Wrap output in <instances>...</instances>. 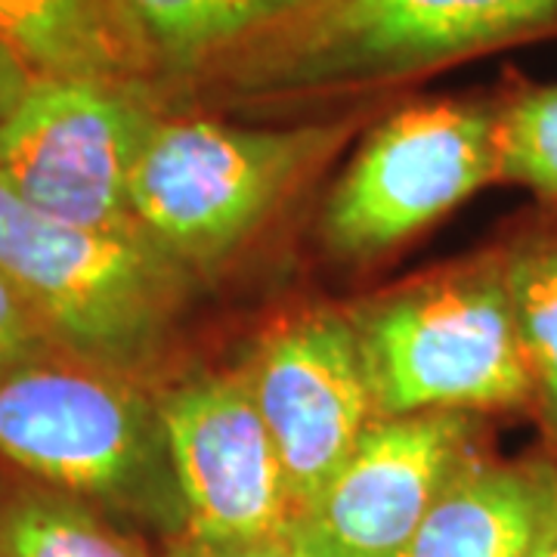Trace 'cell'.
Masks as SVG:
<instances>
[{"label": "cell", "mask_w": 557, "mask_h": 557, "mask_svg": "<svg viewBox=\"0 0 557 557\" xmlns=\"http://www.w3.org/2000/svg\"><path fill=\"white\" fill-rule=\"evenodd\" d=\"M557 35V0H298L180 90L226 106L313 100Z\"/></svg>", "instance_id": "6da1fadb"}, {"label": "cell", "mask_w": 557, "mask_h": 557, "mask_svg": "<svg viewBox=\"0 0 557 557\" xmlns=\"http://www.w3.org/2000/svg\"><path fill=\"white\" fill-rule=\"evenodd\" d=\"M0 458L109 518L186 533L159 397L60 347L0 375Z\"/></svg>", "instance_id": "7a4b0ae2"}, {"label": "cell", "mask_w": 557, "mask_h": 557, "mask_svg": "<svg viewBox=\"0 0 557 557\" xmlns=\"http://www.w3.org/2000/svg\"><path fill=\"white\" fill-rule=\"evenodd\" d=\"M375 416L533 412L502 251L347 310Z\"/></svg>", "instance_id": "3957f363"}, {"label": "cell", "mask_w": 557, "mask_h": 557, "mask_svg": "<svg viewBox=\"0 0 557 557\" xmlns=\"http://www.w3.org/2000/svg\"><path fill=\"white\" fill-rule=\"evenodd\" d=\"M0 273L60 350L143 384L164 357L193 276L143 233L47 218L3 180Z\"/></svg>", "instance_id": "277c9868"}, {"label": "cell", "mask_w": 557, "mask_h": 557, "mask_svg": "<svg viewBox=\"0 0 557 557\" xmlns=\"http://www.w3.org/2000/svg\"><path fill=\"white\" fill-rule=\"evenodd\" d=\"M350 137V121L236 127L201 115L152 124L131 177L139 233L189 273L214 270Z\"/></svg>", "instance_id": "5b68a950"}, {"label": "cell", "mask_w": 557, "mask_h": 557, "mask_svg": "<svg viewBox=\"0 0 557 557\" xmlns=\"http://www.w3.org/2000/svg\"><path fill=\"white\" fill-rule=\"evenodd\" d=\"M161 112L146 84L35 78L0 124V180L47 218L139 233L131 177Z\"/></svg>", "instance_id": "8992f818"}, {"label": "cell", "mask_w": 557, "mask_h": 557, "mask_svg": "<svg viewBox=\"0 0 557 557\" xmlns=\"http://www.w3.org/2000/svg\"><path fill=\"white\" fill-rule=\"evenodd\" d=\"M498 180L496 102H418L384 119L335 183L322 239L332 255H384Z\"/></svg>", "instance_id": "52a82bcc"}, {"label": "cell", "mask_w": 557, "mask_h": 557, "mask_svg": "<svg viewBox=\"0 0 557 557\" xmlns=\"http://www.w3.org/2000/svg\"><path fill=\"white\" fill-rule=\"evenodd\" d=\"M478 416L375 418L317 496L288 518L285 557H403L443 486L478 458Z\"/></svg>", "instance_id": "ba28073f"}, {"label": "cell", "mask_w": 557, "mask_h": 557, "mask_svg": "<svg viewBox=\"0 0 557 557\" xmlns=\"http://www.w3.org/2000/svg\"><path fill=\"white\" fill-rule=\"evenodd\" d=\"M242 379L276 446L295 515L379 418L354 322L341 310L278 322L258 341Z\"/></svg>", "instance_id": "9c48e42d"}, {"label": "cell", "mask_w": 557, "mask_h": 557, "mask_svg": "<svg viewBox=\"0 0 557 557\" xmlns=\"http://www.w3.org/2000/svg\"><path fill=\"white\" fill-rule=\"evenodd\" d=\"M186 533L214 545L278 542L292 498L242 375H193L156 394Z\"/></svg>", "instance_id": "30bf717a"}, {"label": "cell", "mask_w": 557, "mask_h": 557, "mask_svg": "<svg viewBox=\"0 0 557 557\" xmlns=\"http://www.w3.org/2000/svg\"><path fill=\"white\" fill-rule=\"evenodd\" d=\"M557 498V456L480 453L443 486L403 557H527Z\"/></svg>", "instance_id": "8fae6325"}, {"label": "cell", "mask_w": 557, "mask_h": 557, "mask_svg": "<svg viewBox=\"0 0 557 557\" xmlns=\"http://www.w3.org/2000/svg\"><path fill=\"white\" fill-rule=\"evenodd\" d=\"M298 0H112L139 81L159 97L278 20Z\"/></svg>", "instance_id": "7c38bea8"}, {"label": "cell", "mask_w": 557, "mask_h": 557, "mask_svg": "<svg viewBox=\"0 0 557 557\" xmlns=\"http://www.w3.org/2000/svg\"><path fill=\"white\" fill-rule=\"evenodd\" d=\"M0 44L35 78L143 84L112 0H0Z\"/></svg>", "instance_id": "4fadbf2b"}, {"label": "cell", "mask_w": 557, "mask_h": 557, "mask_svg": "<svg viewBox=\"0 0 557 557\" xmlns=\"http://www.w3.org/2000/svg\"><path fill=\"white\" fill-rule=\"evenodd\" d=\"M0 557H152L106 511L40 483L0 496Z\"/></svg>", "instance_id": "5bb4252c"}, {"label": "cell", "mask_w": 557, "mask_h": 557, "mask_svg": "<svg viewBox=\"0 0 557 557\" xmlns=\"http://www.w3.org/2000/svg\"><path fill=\"white\" fill-rule=\"evenodd\" d=\"M498 251L533 375V412L557 446V218L530 223Z\"/></svg>", "instance_id": "9a60e30c"}, {"label": "cell", "mask_w": 557, "mask_h": 557, "mask_svg": "<svg viewBox=\"0 0 557 557\" xmlns=\"http://www.w3.org/2000/svg\"><path fill=\"white\" fill-rule=\"evenodd\" d=\"M498 180L557 205V84H518L496 102Z\"/></svg>", "instance_id": "2e32d148"}, {"label": "cell", "mask_w": 557, "mask_h": 557, "mask_svg": "<svg viewBox=\"0 0 557 557\" xmlns=\"http://www.w3.org/2000/svg\"><path fill=\"white\" fill-rule=\"evenodd\" d=\"M53 347L57 344L40 325L35 310L25 304L16 285L0 273V375Z\"/></svg>", "instance_id": "e0dca14e"}, {"label": "cell", "mask_w": 557, "mask_h": 557, "mask_svg": "<svg viewBox=\"0 0 557 557\" xmlns=\"http://www.w3.org/2000/svg\"><path fill=\"white\" fill-rule=\"evenodd\" d=\"M161 557H285V552L278 548V542H270V545H214V542L177 536L168 539Z\"/></svg>", "instance_id": "ac0fdd59"}, {"label": "cell", "mask_w": 557, "mask_h": 557, "mask_svg": "<svg viewBox=\"0 0 557 557\" xmlns=\"http://www.w3.org/2000/svg\"><path fill=\"white\" fill-rule=\"evenodd\" d=\"M32 81H35V75L0 44V124L10 119V112L20 106L25 90L32 87Z\"/></svg>", "instance_id": "d6986e66"}, {"label": "cell", "mask_w": 557, "mask_h": 557, "mask_svg": "<svg viewBox=\"0 0 557 557\" xmlns=\"http://www.w3.org/2000/svg\"><path fill=\"white\" fill-rule=\"evenodd\" d=\"M527 557H557V498L555 505H552V515H548L545 527H542V533H539L536 545L530 548Z\"/></svg>", "instance_id": "ffe728a7"}]
</instances>
